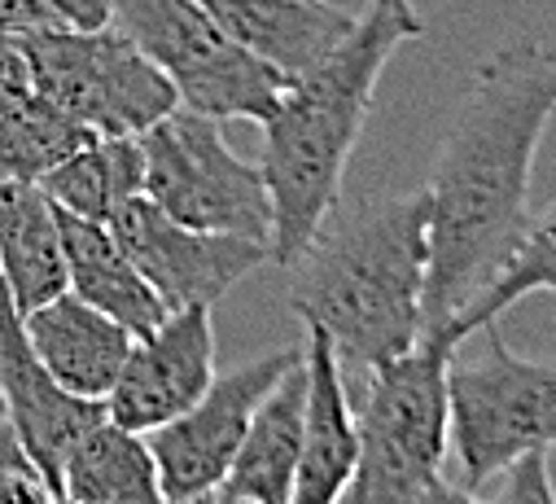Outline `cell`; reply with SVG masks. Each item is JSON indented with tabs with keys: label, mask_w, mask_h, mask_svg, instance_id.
Returning <instances> with one entry per match:
<instances>
[{
	"label": "cell",
	"mask_w": 556,
	"mask_h": 504,
	"mask_svg": "<svg viewBox=\"0 0 556 504\" xmlns=\"http://www.w3.org/2000/svg\"><path fill=\"white\" fill-rule=\"evenodd\" d=\"M460 346L421 333L403 355L368 373L355 426V474L342 504H421L452 452L447 368Z\"/></svg>",
	"instance_id": "obj_4"
},
{
	"label": "cell",
	"mask_w": 556,
	"mask_h": 504,
	"mask_svg": "<svg viewBox=\"0 0 556 504\" xmlns=\"http://www.w3.org/2000/svg\"><path fill=\"white\" fill-rule=\"evenodd\" d=\"M27 97H31V66H27L23 40L0 36V114H10Z\"/></svg>",
	"instance_id": "obj_25"
},
{
	"label": "cell",
	"mask_w": 556,
	"mask_h": 504,
	"mask_svg": "<svg viewBox=\"0 0 556 504\" xmlns=\"http://www.w3.org/2000/svg\"><path fill=\"white\" fill-rule=\"evenodd\" d=\"M58 495L75 504H167L150 439L97 421L62 461Z\"/></svg>",
	"instance_id": "obj_19"
},
{
	"label": "cell",
	"mask_w": 556,
	"mask_h": 504,
	"mask_svg": "<svg viewBox=\"0 0 556 504\" xmlns=\"http://www.w3.org/2000/svg\"><path fill=\"white\" fill-rule=\"evenodd\" d=\"M10 434V417H5V400H0V439Z\"/></svg>",
	"instance_id": "obj_29"
},
{
	"label": "cell",
	"mask_w": 556,
	"mask_h": 504,
	"mask_svg": "<svg viewBox=\"0 0 556 504\" xmlns=\"http://www.w3.org/2000/svg\"><path fill=\"white\" fill-rule=\"evenodd\" d=\"M0 286L18 312H31L66 290L62 224L40 185L0 180Z\"/></svg>",
	"instance_id": "obj_17"
},
{
	"label": "cell",
	"mask_w": 556,
	"mask_h": 504,
	"mask_svg": "<svg viewBox=\"0 0 556 504\" xmlns=\"http://www.w3.org/2000/svg\"><path fill=\"white\" fill-rule=\"evenodd\" d=\"M290 303L320 329L338 368L372 373L421 338L430 281V198H372L333 206L286 264Z\"/></svg>",
	"instance_id": "obj_2"
},
{
	"label": "cell",
	"mask_w": 556,
	"mask_h": 504,
	"mask_svg": "<svg viewBox=\"0 0 556 504\" xmlns=\"http://www.w3.org/2000/svg\"><path fill=\"white\" fill-rule=\"evenodd\" d=\"M198 5L224 27L228 40L286 79H299L329 58L355 23L325 0H198Z\"/></svg>",
	"instance_id": "obj_16"
},
{
	"label": "cell",
	"mask_w": 556,
	"mask_h": 504,
	"mask_svg": "<svg viewBox=\"0 0 556 504\" xmlns=\"http://www.w3.org/2000/svg\"><path fill=\"white\" fill-rule=\"evenodd\" d=\"M23 333L62 391L79 400H101V404L114 391L118 373L127 364V351H131V338H136L127 325L88 307L71 290L23 312Z\"/></svg>",
	"instance_id": "obj_13"
},
{
	"label": "cell",
	"mask_w": 556,
	"mask_h": 504,
	"mask_svg": "<svg viewBox=\"0 0 556 504\" xmlns=\"http://www.w3.org/2000/svg\"><path fill=\"white\" fill-rule=\"evenodd\" d=\"M307 430V355L276 382L250 417V430L219 482L228 504H290Z\"/></svg>",
	"instance_id": "obj_14"
},
{
	"label": "cell",
	"mask_w": 556,
	"mask_h": 504,
	"mask_svg": "<svg viewBox=\"0 0 556 504\" xmlns=\"http://www.w3.org/2000/svg\"><path fill=\"white\" fill-rule=\"evenodd\" d=\"M426 36V18L412 0H368L329 58L290 79L281 105L263 128V185L271 193V264H290L342 202L351 154L390 58Z\"/></svg>",
	"instance_id": "obj_3"
},
{
	"label": "cell",
	"mask_w": 556,
	"mask_h": 504,
	"mask_svg": "<svg viewBox=\"0 0 556 504\" xmlns=\"http://www.w3.org/2000/svg\"><path fill=\"white\" fill-rule=\"evenodd\" d=\"M31 92L79 118L97 137H141L180 110L167 75L114 23L45 27L23 36Z\"/></svg>",
	"instance_id": "obj_7"
},
{
	"label": "cell",
	"mask_w": 556,
	"mask_h": 504,
	"mask_svg": "<svg viewBox=\"0 0 556 504\" xmlns=\"http://www.w3.org/2000/svg\"><path fill=\"white\" fill-rule=\"evenodd\" d=\"M92 137L97 133L84 128L79 118L31 92L10 114H0V180L40 185L58 163H66Z\"/></svg>",
	"instance_id": "obj_22"
},
{
	"label": "cell",
	"mask_w": 556,
	"mask_h": 504,
	"mask_svg": "<svg viewBox=\"0 0 556 504\" xmlns=\"http://www.w3.org/2000/svg\"><path fill=\"white\" fill-rule=\"evenodd\" d=\"M482 333L486 346L452 355L447 368L452 452L473 491L504 465L556 448V364L517 355L495 325Z\"/></svg>",
	"instance_id": "obj_6"
},
{
	"label": "cell",
	"mask_w": 556,
	"mask_h": 504,
	"mask_svg": "<svg viewBox=\"0 0 556 504\" xmlns=\"http://www.w3.org/2000/svg\"><path fill=\"white\" fill-rule=\"evenodd\" d=\"M0 400H5V417H10L18 448L58 491L66 452L97 421H105V404L79 400L53 382L23 333V312L14 307L5 286H0Z\"/></svg>",
	"instance_id": "obj_12"
},
{
	"label": "cell",
	"mask_w": 556,
	"mask_h": 504,
	"mask_svg": "<svg viewBox=\"0 0 556 504\" xmlns=\"http://www.w3.org/2000/svg\"><path fill=\"white\" fill-rule=\"evenodd\" d=\"M58 224H62V255H66V290L71 294H79L88 307L105 312L110 320L127 325L131 333H146L167 316L159 294L146 286V277L127 260V250L114 241L110 224H92V219L66 215V211H58Z\"/></svg>",
	"instance_id": "obj_18"
},
{
	"label": "cell",
	"mask_w": 556,
	"mask_h": 504,
	"mask_svg": "<svg viewBox=\"0 0 556 504\" xmlns=\"http://www.w3.org/2000/svg\"><path fill=\"white\" fill-rule=\"evenodd\" d=\"M303 360V346L267 351L232 373H215L206 395L172 417L167 426L150 430V452L159 465V482L167 504H193L202 495H215L263 395L281 382V377Z\"/></svg>",
	"instance_id": "obj_9"
},
{
	"label": "cell",
	"mask_w": 556,
	"mask_h": 504,
	"mask_svg": "<svg viewBox=\"0 0 556 504\" xmlns=\"http://www.w3.org/2000/svg\"><path fill=\"white\" fill-rule=\"evenodd\" d=\"M110 232L167 312L215 307L254 268L271 264L267 241L185 228L167 219L150 198L127 202L110 219Z\"/></svg>",
	"instance_id": "obj_10"
},
{
	"label": "cell",
	"mask_w": 556,
	"mask_h": 504,
	"mask_svg": "<svg viewBox=\"0 0 556 504\" xmlns=\"http://www.w3.org/2000/svg\"><path fill=\"white\" fill-rule=\"evenodd\" d=\"M526 294H556V198L543 211H530V224H526L521 241L513 245V255L504 260V268L439 333L460 346L478 329L495 325Z\"/></svg>",
	"instance_id": "obj_21"
},
{
	"label": "cell",
	"mask_w": 556,
	"mask_h": 504,
	"mask_svg": "<svg viewBox=\"0 0 556 504\" xmlns=\"http://www.w3.org/2000/svg\"><path fill=\"white\" fill-rule=\"evenodd\" d=\"M500 491L495 504H556V482H552V465L547 452H530L513 465L500 469Z\"/></svg>",
	"instance_id": "obj_24"
},
{
	"label": "cell",
	"mask_w": 556,
	"mask_h": 504,
	"mask_svg": "<svg viewBox=\"0 0 556 504\" xmlns=\"http://www.w3.org/2000/svg\"><path fill=\"white\" fill-rule=\"evenodd\" d=\"M307 430L303 456L294 469L290 504H342L351 474H355V426H351V395L338 355L320 329L307 325Z\"/></svg>",
	"instance_id": "obj_15"
},
{
	"label": "cell",
	"mask_w": 556,
	"mask_h": 504,
	"mask_svg": "<svg viewBox=\"0 0 556 504\" xmlns=\"http://www.w3.org/2000/svg\"><path fill=\"white\" fill-rule=\"evenodd\" d=\"M556 114V53L530 36L482 58L434 154L430 281L421 333H439L513 255L530 224V176Z\"/></svg>",
	"instance_id": "obj_1"
},
{
	"label": "cell",
	"mask_w": 556,
	"mask_h": 504,
	"mask_svg": "<svg viewBox=\"0 0 556 504\" xmlns=\"http://www.w3.org/2000/svg\"><path fill=\"white\" fill-rule=\"evenodd\" d=\"M421 504H482V500H478V491H473V487L439 478V482H434V491H430Z\"/></svg>",
	"instance_id": "obj_28"
},
{
	"label": "cell",
	"mask_w": 556,
	"mask_h": 504,
	"mask_svg": "<svg viewBox=\"0 0 556 504\" xmlns=\"http://www.w3.org/2000/svg\"><path fill=\"white\" fill-rule=\"evenodd\" d=\"M58 27H105L110 0H40Z\"/></svg>",
	"instance_id": "obj_27"
},
{
	"label": "cell",
	"mask_w": 556,
	"mask_h": 504,
	"mask_svg": "<svg viewBox=\"0 0 556 504\" xmlns=\"http://www.w3.org/2000/svg\"><path fill=\"white\" fill-rule=\"evenodd\" d=\"M45 27H58V23L40 0H0V36L5 40H23L31 32H45Z\"/></svg>",
	"instance_id": "obj_26"
},
{
	"label": "cell",
	"mask_w": 556,
	"mask_h": 504,
	"mask_svg": "<svg viewBox=\"0 0 556 504\" xmlns=\"http://www.w3.org/2000/svg\"><path fill=\"white\" fill-rule=\"evenodd\" d=\"M146 193L167 219L202 232H232L267 241L271 250V193L263 172L237 159L219 133V118L172 110L141 133Z\"/></svg>",
	"instance_id": "obj_8"
},
{
	"label": "cell",
	"mask_w": 556,
	"mask_h": 504,
	"mask_svg": "<svg viewBox=\"0 0 556 504\" xmlns=\"http://www.w3.org/2000/svg\"><path fill=\"white\" fill-rule=\"evenodd\" d=\"M215 307L167 312L154 329L136 333L105 417L123 430L150 434L193 408L215 382Z\"/></svg>",
	"instance_id": "obj_11"
},
{
	"label": "cell",
	"mask_w": 556,
	"mask_h": 504,
	"mask_svg": "<svg viewBox=\"0 0 556 504\" xmlns=\"http://www.w3.org/2000/svg\"><path fill=\"white\" fill-rule=\"evenodd\" d=\"M110 23L176 88L180 110L263 123L290 79L245 53L198 0H110Z\"/></svg>",
	"instance_id": "obj_5"
},
{
	"label": "cell",
	"mask_w": 556,
	"mask_h": 504,
	"mask_svg": "<svg viewBox=\"0 0 556 504\" xmlns=\"http://www.w3.org/2000/svg\"><path fill=\"white\" fill-rule=\"evenodd\" d=\"M0 504H58L53 482L18 448L14 430L0 439Z\"/></svg>",
	"instance_id": "obj_23"
},
{
	"label": "cell",
	"mask_w": 556,
	"mask_h": 504,
	"mask_svg": "<svg viewBox=\"0 0 556 504\" xmlns=\"http://www.w3.org/2000/svg\"><path fill=\"white\" fill-rule=\"evenodd\" d=\"M40 189L66 215L110 224L127 202L146 193L141 137H92L66 163H58Z\"/></svg>",
	"instance_id": "obj_20"
},
{
	"label": "cell",
	"mask_w": 556,
	"mask_h": 504,
	"mask_svg": "<svg viewBox=\"0 0 556 504\" xmlns=\"http://www.w3.org/2000/svg\"><path fill=\"white\" fill-rule=\"evenodd\" d=\"M193 504H228V500H219V495H202V500H193Z\"/></svg>",
	"instance_id": "obj_30"
}]
</instances>
